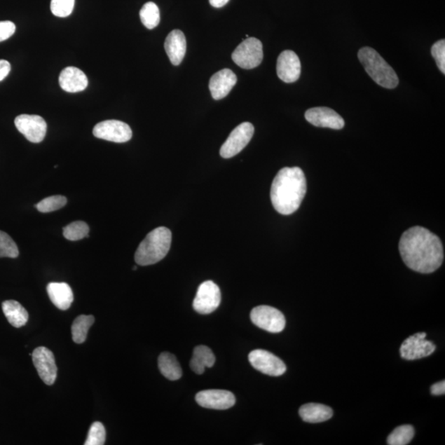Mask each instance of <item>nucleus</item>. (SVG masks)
Masks as SVG:
<instances>
[{
    "label": "nucleus",
    "instance_id": "nucleus-36",
    "mask_svg": "<svg viewBox=\"0 0 445 445\" xmlns=\"http://www.w3.org/2000/svg\"><path fill=\"white\" fill-rule=\"evenodd\" d=\"M430 392H432V395L435 396L444 395L445 393V382L441 381L433 384L432 388H430Z\"/></svg>",
    "mask_w": 445,
    "mask_h": 445
},
{
    "label": "nucleus",
    "instance_id": "nucleus-6",
    "mask_svg": "<svg viewBox=\"0 0 445 445\" xmlns=\"http://www.w3.org/2000/svg\"><path fill=\"white\" fill-rule=\"evenodd\" d=\"M251 320L259 329L278 334L285 327V318L278 309L267 306H257L251 312Z\"/></svg>",
    "mask_w": 445,
    "mask_h": 445
},
{
    "label": "nucleus",
    "instance_id": "nucleus-14",
    "mask_svg": "<svg viewBox=\"0 0 445 445\" xmlns=\"http://www.w3.org/2000/svg\"><path fill=\"white\" fill-rule=\"evenodd\" d=\"M196 401L205 409L227 410L235 404L236 398L233 393L227 390H209L198 392Z\"/></svg>",
    "mask_w": 445,
    "mask_h": 445
},
{
    "label": "nucleus",
    "instance_id": "nucleus-15",
    "mask_svg": "<svg viewBox=\"0 0 445 445\" xmlns=\"http://www.w3.org/2000/svg\"><path fill=\"white\" fill-rule=\"evenodd\" d=\"M306 118L309 123L317 128L341 130L345 121L338 114L329 107H313L306 112Z\"/></svg>",
    "mask_w": 445,
    "mask_h": 445
},
{
    "label": "nucleus",
    "instance_id": "nucleus-4",
    "mask_svg": "<svg viewBox=\"0 0 445 445\" xmlns=\"http://www.w3.org/2000/svg\"><path fill=\"white\" fill-rule=\"evenodd\" d=\"M358 57L373 81L385 88H395L399 79L395 69L388 64L376 50L364 48L359 50Z\"/></svg>",
    "mask_w": 445,
    "mask_h": 445
},
{
    "label": "nucleus",
    "instance_id": "nucleus-26",
    "mask_svg": "<svg viewBox=\"0 0 445 445\" xmlns=\"http://www.w3.org/2000/svg\"><path fill=\"white\" fill-rule=\"evenodd\" d=\"M140 20L148 29H153L160 22V12L157 4L148 2L142 7L139 12Z\"/></svg>",
    "mask_w": 445,
    "mask_h": 445
},
{
    "label": "nucleus",
    "instance_id": "nucleus-35",
    "mask_svg": "<svg viewBox=\"0 0 445 445\" xmlns=\"http://www.w3.org/2000/svg\"><path fill=\"white\" fill-rule=\"evenodd\" d=\"M11 71V64L6 60H0V81H4Z\"/></svg>",
    "mask_w": 445,
    "mask_h": 445
},
{
    "label": "nucleus",
    "instance_id": "nucleus-30",
    "mask_svg": "<svg viewBox=\"0 0 445 445\" xmlns=\"http://www.w3.org/2000/svg\"><path fill=\"white\" fill-rule=\"evenodd\" d=\"M20 255L16 242L6 232L0 231V259H16Z\"/></svg>",
    "mask_w": 445,
    "mask_h": 445
},
{
    "label": "nucleus",
    "instance_id": "nucleus-28",
    "mask_svg": "<svg viewBox=\"0 0 445 445\" xmlns=\"http://www.w3.org/2000/svg\"><path fill=\"white\" fill-rule=\"evenodd\" d=\"M89 227L85 222L76 221L63 228V235L69 241H78L88 237Z\"/></svg>",
    "mask_w": 445,
    "mask_h": 445
},
{
    "label": "nucleus",
    "instance_id": "nucleus-1",
    "mask_svg": "<svg viewBox=\"0 0 445 445\" xmlns=\"http://www.w3.org/2000/svg\"><path fill=\"white\" fill-rule=\"evenodd\" d=\"M399 251L405 264L416 273H432L444 261V247L439 238L420 226L407 229L402 234Z\"/></svg>",
    "mask_w": 445,
    "mask_h": 445
},
{
    "label": "nucleus",
    "instance_id": "nucleus-11",
    "mask_svg": "<svg viewBox=\"0 0 445 445\" xmlns=\"http://www.w3.org/2000/svg\"><path fill=\"white\" fill-rule=\"evenodd\" d=\"M14 124L32 143H40L45 139L48 125L40 116L22 114L16 117Z\"/></svg>",
    "mask_w": 445,
    "mask_h": 445
},
{
    "label": "nucleus",
    "instance_id": "nucleus-21",
    "mask_svg": "<svg viewBox=\"0 0 445 445\" xmlns=\"http://www.w3.org/2000/svg\"><path fill=\"white\" fill-rule=\"evenodd\" d=\"M299 413L306 423H320L330 420L334 416V411L325 405L308 404L301 407Z\"/></svg>",
    "mask_w": 445,
    "mask_h": 445
},
{
    "label": "nucleus",
    "instance_id": "nucleus-3",
    "mask_svg": "<svg viewBox=\"0 0 445 445\" xmlns=\"http://www.w3.org/2000/svg\"><path fill=\"white\" fill-rule=\"evenodd\" d=\"M172 242L170 229L159 227L149 233L140 242L135 254V261L139 266L158 263L168 254Z\"/></svg>",
    "mask_w": 445,
    "mask_h": 445
},
{
    "label": "nucleus",
    "instance_id": "nucleus-37",
    "mask_svg": "<svg viewBox=\"0 0 445 445\" xmlns=\"http://www.w3.org/2000/svg\"><path fill=\"white\" fill-rule=\"evenodd\" d=\"M210 4L214 8H222L226 6L229 0H209Z\"/></svg>",
    "mask_w": 445,
    "mask_h": 445
},
{
    "label": "nucleus",
    "instance_id": "nucleus-10",
    "mask_svg": "<svg viewBox=\"0 0 445 445\" xmlns=\"http://www.w3.org/2000/svg\"><path fill=\"white\" fill-rule=\"evenodd\" d=\"M252 367L270 376H281L287 371V367L278 356L265 350H254L248 355Z\"/></svg>",
    "mask_w": 445,
    "mask_h": 445
},
{
    "label": "nucleus",
    "instance_id": "nucleus-2",
    "mask_svg": "<svg viewBox=\"0 0 445 445\" xmlns=\"http://www.w3.org/2000/svg\"><path fill=\"white\" fill-rule=\"evenodd\" d=\"M306 191V177L301 168L284 167L279 171L271 185V203L280 214H292L301 206Z\"/></svg>",
    "mask_w": 445,
    "mask_h": 445
},
{
    "label": "nucleus",
    "instance_id": "nucleus-7",
    "mask_svg": "<svg viewBox=\"0 0 445 445\" xmlns=\"http://www.w3.org/2000/svg\"><path fill=\"white\" fill-rule=\"evenodd\" d=\"M221 302V292L212 280L205 281L198 288L193 301V308L200 315H210L217 310Z\"/></svg>",
    "mask_w": 445,
    "mask_h": 445
},
{
    "label": "nucleus",
    "instance_id": "nucleus-18",
    "mask_svg": "<svg viewBox=\"0 0 445 445\" xmlns=\"http://www.w3.org/2000/svg\"><path fill=\"white\" fill-rule=\"evenodd\" d=\"M59 83L65 92H82L88 87V81L86 74L76 67H67L60 74Z\"/></svg>",
    "mask_w": 445,
    "mask_h": 445
},
{
    "label": "nucleus",
    "instance_id": "nucleus-22",
    "mask_svg": "<svg viewBox=\"0 0 445 445\" xmlns=\"http://www.w3.org/2000/svg\"><path fill=\"white\" fill-rule=\"evenodd\" d=\"M215 363V356L207 346L198 345L194 349L190 367L196 374H203L206 368H212Z\"/></svg>",
    "mask_w": 445,
    "mask_h": 445
},
{
    "label": "nucleus",
    "instance_id": "nucleus-20",
    "mask_svg": "<svg viewBox=\"0 0 445 445\" xmlns=\"http://www.w3.org/2000/svg\"><path fill=\"white\" fill-rule=\"evenodd\" d=\"M49 298L56 308L67 310L74 301V294L69 285L64 282H53L48 285Z\"/></svg>",
    "mask_w": 445,
    "mask_h": 445
},
{
    "label": "nucleus",
    "instance_id": "nucleus-9",
    "mask_svg": "<svg viewBox=\"0 0 445 445\" xmlns=\"http://www.w3.org/2000/svg\"><path fill=\"white\" fill-rule=\"evenodd\" d=\"M96 138L114 143H125L132 138L130 126L121 121L107 120L97 124L93 130Z\"/></svg>",
    "mask_w": 445,
    "mask_h": 445
},
{
    "label": "nucleus",
    "instance_id": "nucleus-32",
    "mask_svg": "<svg viewBox=\"0 0 445 445\" xmlns=\"http://www.w3.org/2000/svg\"><path fill=\"white\" fill-rule=\"evenodd\" d=\"M76 0H51L50 9L55 16L67 18L72 13Z\"/></svg>",
    "mask_w": 445,
    "mask_h": 445
},
{
    "label": "nucleus",
    "instance_id": "nucleus-27",
    "mask_svg": "<svg viewBox=\"0 0 445 445\" xmlns=\"http://www.w3.org/2000/svg\"><path fill=\"white\" fill-rule=\"evenodd\" d=\"M415 430L410 425H401L388 435L387 443L390 445L409 444L413 439Z\"/></svg>",
    "mask_w": 445,
    "mask_h": 445
},
{
    "label": "nucleus",
    "instance_id": "nucleus-13",
    "mask_svg": "<svg viewBox=\"0 0 445 445\" xmlns=\"http://www.w3.org/2000/svg\"><path fill=\"white\" fill-rule=\"evenodd\" d=\"M425 337V332H420L406 339L400 348L402 358L415 360L432 355L435 350V345L432 341L426 340Z\"/></svg>",
    "mask_w": 445,
    "mask_h": 445
},
{
    "label": "nucleus",
    "instance_id": "nucleus-38",
    "mask_svg": "<svg viewBox=\"0 0 445 445\" xmlns=\"http://www.w3.org/2000/svg\"><path fill=\"white\" fill-rule=\"evenodd\" d=\"M133 270H134V271L137 270V266H135L133 267Z\"/></svg>",
    "mask_w": 445,
    "mask_h": 445
},
{
    "label": "nucleus",
    "instance_id": "nucleus-24",
    "mask_svg": "<svg viewBox=\"0 0 445 445\" xmlns=\"http://www.w3.org/2000/svg\"><path fill=\"white\" fill-rule=\"evenodd\" d=\"M158 368L163 376L171 381H177L182 376L181 365L171 353L163 352L159 355Z\"/></svg>",
    "mask_w": 445,
    "mask_h": 445
},
{
    "label": "nucleus",
    "instance_id": "nucleus-34",
    "mask_svg": "<svg viewBox=\"0 0 445 445\" xmlns=\"http://www.w3.org/2000/svg\"><path fill=\"white\" fill-rule=\"evenodd\" d=\"M16 31V26L13 22H0V42L6 41L14 34Z\"/></svg>",
    "mask_w": 445,
    "mask_h": 445
},
{
    "label": "nucleus",
    "instance_id": "nucleus-33",
    "mask_svg": "<svg viewBox=\"0 0 445 445\" xmlns=\"http://www.w3.org/2000/svg\"><path fill=\"white\" fill-rule=\"evenodd\" d=\"M432 54L440 71L445 74V41L440 40L433 45Z\"/></svg>",
    "mask_w": 445,
    "mask_h": 445
},
{
    "label": "nucleus",
    "instance_id": "nucleus-17",
    "mask_svg": "<svg viewBox=\"0 0 445 445\" xmlns=\"http://www.w3.org/2000/svg\"><path fill=\"white\" fill-rule=\"evenodd\" d=\"M237 76L231 69H224L214 74L209 83L210 91L214 100L226 97L237 83Z\"/></svg>",
    "mask_w": 445,
    "mask_h": 445
},
{
    "label": "nucleus",
    "instance_id": "nucleus-25",
    "mask_svg": "<svg viewBox=\"0 0 445 445\" xmlns=\"http://www.w3.org/2000/svg\"><path fill=\"white\" fill-rule=\"evenodd\" d=\"M95 318L93 315H79L74 320L71 332L73 341L77 344H82L87 339L89 329L95 323Z\"/></svg>",
    "mask_w": 445,
    "mask_h": 445
},
{
    "label": "nucleus",
    "instance_id": "nucleus-8",
    "mask_svg": "<svg viewBox=\"0 0 445 445\" xmlns=\"http://www.w3.org/2000/svg\"><path fill=\"white\" fill-rule=\"evenodd\" d=\"M254 134V126L249 123L238 125L220 149V156L224 158H231L240 153L250 142Z\"/></svg>",
    "mask_w": 445,
    "mask_h": 445
},
{
    "label": "nucleus",
    "instance_id": "nucleus-23",
    "mask_svg": "<svg viewBox=\"0 0 445 445\" xmlns=\"http://www.w3.org/2000/svg\"><path fill=\"white\" fill-rule=\"evenodd\" d=\"M2 309L7 320L13 327L20 329L26 325L29 315L21 303L15 301H6L2 303Z\"/></svg>",
    "mask_w": 445,
    "mask_h": 445
},
{
    "label": "nucleus",
    "instance_id": "nucleus-5",
    "mask_svg": "<svg viewBox=\"0 0 445 445\" xmlns=\"http://www.w3.org/2000/svg\"><path fill=\"white\" fill-rule=\"evenodd\" d=\"M232 59L242 69H251L259 67L263 60V46L261 41L248 37L234 50Z\"/></svg>",
    "mask_w": 445,
    "mask_h": 445
},
{
    "label": "nucleus",
    "instance_id": "nucleus-16",
    "mask_svg": "<svg viewBox=\"0 0 445 445\" xmlns=\"http://www.w3.org/2000/svg\"><path fill=\"white\" fill-rule=\"evenodd\" d=\"M278 77L285 83H294L301 77V63L292 50H285L279 55L276 64Z\"/></svg>",
    "mask_w": 445,
    "mask_h": 445
},
{
    "label": "nucleus",
    "instance_id": "nucleus-19",
    "mask_svg": "<svg viewBox=\"0 0 445 445\" xmlns=\"http://www.w3.org/2000/svg\"><path fill=\"white\" fill-rule=\"evenodd\" d=\"M165 48L171 63L179 65L186 51V40L184 32L178 29L172 31L167 36Z\"/></svg>",
    "mask_w": 445,
    "mask_h": 445
},
{
    "label": "nucleus",
    "instance_id": "nucleus-29",
    "mask_svg": "<svg viewBox=\"0 0 445 445\" xmlns=\"http://www.w3.org/2000/svg\"><path fill=\"white\" fill-rule=\"evenodd\" d=\"M67 204V199L63 196H49L35 205V207L41 213L55 212L64 207Z\"/></svg>",
    "mask_w": 445,
    "mask_h": 445
},
{
    "label": "nucleus",
    "instance_id": "nucleus-12",
    "mask_svg": "<svg viewBox=\"0 0 445 445\" xmlns=\"http://www.w3.org/2000/svg\"><path fill=\"white\" fill-rule=\"evenodd\" d=\"M32 362L39 373L41 381L46 385H53L57 378V367L53 351L41 346L34 350L32 354Z\"/></svg>",
    "mask_w": 445,
    "mask_h": 445
},
{
    "label": "nucleus",
    "instance_id": "nucleus-31",
    "mask_svg": "<svg viewBox=\"0 0 445 445\" xmlns=\"http://www.w3.org/2000/svg\"><path fill=\"white\" fill-rule=\"evenodd\" d=\"M106 441V430L100 421L93 423L89 429L85 445H103Z\"/></svg>",
    "mask_w": 445,
    "mask_h": 445
}]
</instances>
